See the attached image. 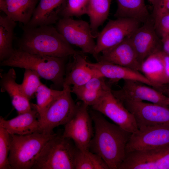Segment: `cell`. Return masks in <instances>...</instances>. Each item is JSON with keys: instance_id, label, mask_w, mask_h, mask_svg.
Instances as JSON below:
<instances>
[{"instance_id": "18", "label": "cell", "mask_w": 169, "mask_h": 169, "mask_svg": "<svg viewBox=\"0 0 169 169\" xmlns=\"http://www.w3.org/2000/svg\"><path fill=\"white\" fill-rule=\"evenodd\" d=\"M88 64L96 70L102 77L111 81H117L120 79L131 80L141 82L153 87L155 85L147 79L141 72L131 69L103 62L96 63L88 62Z\"/></svg>"}, {"instance_id": "36", "label": "cell", "mask_w": 169, "mask_h": 169, "mask_svg": "<svg viewBox=\"0 0 169 169\" xmlns=\"http://www.w3.org/2000/svg\"><path fill=\"white\" fill-rule=\"evenodd\" d=\"M162 50L169 56V35L164 36L161 38Z\"/></svg>"}, {"instance_id": "14", "label": "cell", "mask_w": 169, "mask_h": 169, "mask_svg": "<svg viewBox=\"0 0 169 169\" xmlns=\"http://www.w3.org/2000/svg\"><path fill=\"white\" fill-rule=\"evenodd\" d=\"M141 82L124 80L122 87L112 92L120 101L124 100L146 101L151 103L169 106V97L154 88Z\"/></svg>"}, {"instance_id": "12", "label": "cell", "mask_w": 169, "mask_h": 169, "mask_svg": "<svg viewBox=\"0 0 169 169\" xmlns=\"http://www.w3.org/2000/svg\"><path fill=\"white\" fill-rule=\"evenodd\" d=\"M119 169H169V144L127 153Z\"/></svg>"}, {"instance_id": "28", "label": "cell", "mask_w": 169, "mask_h": 169, "mask_svg": "<svg viewBox=\"0 0 169 169\" xmlns=\"http://www.w3.org/2000/svg\"><path fill=\"white\" fill-rule=\"evenodd\" d=\"M59 90L48 88L42 83L37 90L35 95L36 104L32 105L37 111L39 120L41 119L46 111L63 92Z\"/></svg>"}, {"instance_id": "30", "label": "cell", "mask_w": 169, "mask_h": 169, "mask_svg": "<svg viewBox=\"0 0 169 169\" xmlns=\"http://www.w3.org/2000/svg\"><path fill=\"white\" fill-rule=\"evenodd\" d=\"M40 77L35 71L25 69L23 81L20 85L23 93L29 100L33 98L38 88L42 84Z\"/></svg>"}, {"instance_id": "35", "label": "cell", "mask_w": 169, "mask_h": 169, "mask_svg": "<svg viewBox=\"0 0 169 169\" xmlns=\"http://www.w3.org/2000/svg\"><path fill=\"white\" fill-rule=\"evenodd\" d=\"M159 53L162 62L165 75L169 84V56L163 52L162 49L159 50Z\"/></svg>"}, {"instance_id": "7", "label": "cell", "mask_w": 169, "mask_h": 169, "mask_svg": "<svg viewBox=\"0 0 169 169\" xmlns=\"http://www.w3.org/2000/svg\"><path fill=\"white\" fill-rule=\"evenodd\" d=\"M138 20L130 18L110 20L97 37L93 55L96 59L102 52L108 49L130 36L140 26Z\"/></svg>"}, {"instance_id": "37", "label": "cell", "mask_w": 169, "mask_h": 169, "mask_svg": "<svg viewBox=\"0 0 169 169\" xmlns=\"http://www.w3.org/2000/svg\"><path fill=\"white\" fill-rule=\"evenodd\" d=\"M151 3H152L154 0H148Z\"/></svg>"}, {"instance_id": "11", "label": "cell", "mask_w": 169, "mask_h": 169, "mask_svg": "<svg viewBox=\"0 0 169 169\" xmlns=\"http://www.w3.org/2000/svg\"><path fill=\"white\" fill-rule=\"evenodd\" d=\"M120 102L134 115L138 128L169 125V106L131 100Z\"/></svg>"}, {"instance_id": "19", "label": "cell", "mask_w": 169, "mask_h": 169, "mask_svg": "<svg viewBox=\"0 0 169 169\" xmlns=\"http://www.w3.org/2000/svg\"><path fill=\"white\" fill-rule=\"evenodd\" d=\"M33 108L30 111L18 115L10 120H6L1 116L0 126L10 134L24 135L41 131L39 115L37 110Z\"/></svg>"}, {"instance_id": "23", "label": "cell", "mask_w": 169, "mask_h": 169, "mask_svg": "<svg viewBox=\"0 0 169 169\" xmlns=\"http://www.w3.org/2000/svg\"><path fill=\"white\" fill-rule=\"evenodd\" d=\"M102 77H94L85 84L71 87V92L78 99L88 106L95 104L110 87Z\"/></svg>"}, {"instance_id": "3", "label": "cell", "mask_w": 169, "mask_h": 169, "mask_svg": "<svg viewBox=\"0 0 169 169\" xmlns=\"http://www.w3.org/2000/svg\"><path fill=\"white\" fill-rule=\"evenodd\" d=\"M66 58L32 54L19 48L0 65L32 70L40 77L52 82L54 86L63 88Z\"/></svg>"}, {"instance_id": "29", "label": "cell", "mask_w": 169, "mask_h": 169, "mask_svg": "<svg viewBox=\"0 0 169 169\" xmlns=\"http://www.w3.org/2000/svg\"><path fill=\"white\" fill-rule=\"evenodd\" d=\"M106 163L97 154L89 150L78 149L75 159V169H109Z\"/></svg>"}, {"instance_id": "27", "label": "cell", "mask_w": 169, "mask_h": 169, "mask_svg": "<svg viewBox=\"0 0 169 169\" xmlns=\"http://www.w3.org/2000/svg\"><path fill=\"white\" fill-rule=\"evenodd\" d=\"M16 22L6 15L0 16L1 62L9 58L14 50L13 47V42Z\"/></svg>"}, {"instance_id": "33", "label": "cell", "mask_w": 169, "mask_h": 169, "mask_svg": "<svg viewBox=\"0 0 169 169\" xmlns=\"http://www.w3.org/2000/svg\"><path fill=\"white\" fill-rule=\"evenodd\" d=\"M156 32L160 37L169 35V13L154 19Z\"/></svg>"}, {"instance_id": "21", "label": "cell", "mask_w": 169, "mask_h": 169, "mask_svg": "<svg viewBox=\"0 0 169 169\" xmlns=\"http://www.w3.org/2000/svg\"><path fill=\"white\" fill-rule=\"evenodd\" d=\"M0 76L1 90L6 91L9 94L12 104L18 115L32 110L33 108L29 100L23 93L20 84L16 82V74L14 69H10L8 72L1 74Z\"/></svg>"}, {"instance_id": "34", "label": "cell", "mask_w": 169, "mask_h": 169, "mask_svg": "<svg viewBox=\"0 0 169 169\" xmlns=\"http://www.w3.org/2000/svg\"><path fill=\"white\" fill-rule=\"evenodd\" d=\"M152 4L153 19L169 13V1L154 0Z\"/></svg>"}, {"instance_id": "25", "label": "cell", "mask_w": 169, "mask_h": 169, "mask_svg": "<svg viewBox=\"0 0 169 169\" xmlns=\"http://www.w3.org/2000/svg\"><path fill=\"white\" fill-rule=\"evenodd\" d=\"M117 8L114 16L116 18H130L144 23L151 19L145 0H116Z\"/></svg>"}, {"instance_id": "4", "label": "cell", "mask_w": 169, "mask_h": 169, "mask_svg": "<svg viewBox=\"0 0 169 169\" xmlns=\"http://www.w3.org/2000/svg\"><path fill=\"white\" fill-rule=\"evenodd\" d=\"M78 150L71 139L55 134L42 149L32 169H75Z\"/></svg>"}, {"instance_id": "13", "label": "cell", "mask_w": 169, "mask_h": 169, "mask_svg": "<svg viewBox=\"0 0 169 169\" xmlns=\"http://www.w3.org/2000/svg\"><path fill=\"white\" fill-rule=\"evenodd\" d=\"M169 144V125L147 126L132 134L126 147V154L151 149Z\"/></svg>"}, {"instance_id": "16", "label": "cell", "mask_w": 169, "mask_h": 169, "mask_svg": "<svg viewBox=\"0 0 169 169\" xmlns=\"http://www.w3.org/2000/svg\"><path fill=\"white\" fill-rule=\"evenodd\" d=\"M96 59L97 62H107L141 71V64L129 36L113 47L101 52Z\"/></svg>"}, {"instance_id": "17", "label": "cell", "mask_w": 169, "mask_h": 169, "mask_svg": "<svg viewBox=\"0 0 169 169\" xmlns=\"http://www.w3.org/2000/svg\"><path fill=\"white\" fill-rule=\"evenodd\" d=\"M82 51L72 56L65 69L64 85L79 86L84 85L95 77H102L88 64Z\"/></svg>"}, {"instance_id": "10", "label": "cell", "mask_w": 169, "mask_h": 169, "mask_svg": "<svg viewBox=\"0 0 169 169\" xmlns=\"http://www.w3.org/2000/svg\"><path fill=\"white\" fill-rule=\"evenodd\" d=\"M77 104L76 112L64 125L62 135L71 139L79 150H88L94 135L93 121L88 110V106L82 102Z\"/></svg>"}, {"instance_id": "9", "label": "cell", "mask_w": 169, "mask_h": 169, "mask_svg": "<svg viewBox=\"0 0 169 169\" xmlns=\"http://www.w3.org/2000/svg\"><path fill=\"white\" fill-rule=\"evenodd\" d=\"M91 107L126 131L132 133L138 130L134 115L115 96L110 88Z\"/></svg>"}, {"instance_id": "2", "label": "cell", "mask_w": 169, "mask_h": 169, "mask_svg": "<svg viewBox=\"0 0 169 169\" xmlns=\"http://www.w3.org/2000/svg\"><path fill=\"white\" fill-rule=\"evenodd\" d=\"M19 49L32 54L62 58L82 51L74 49L56 28L51 25L26 27Z\"/></svg>"}, {"instance_id": "26", "label": "cell", "mask_w": 169, "mask_h": 169, "mask_svg": "<svg viewBox=\"0 0 169 169\" xmlns=\"http://www.w3.org/2000/svg\"><path fill=\"white\" fill-rule=\"evenodd\" d=\"M111 0H89L87 14L90 20L92 35L97 37L98 28L107 19L109 13Z\"/></svg>"}, {"instance_id": "15", "label": "cell", "mask_w": 169, "mask_h": 169, "mask_svg": "<svg viewBox=\"0 0 169 169\" xmlns=\"http://www.w3.org/2000/svg\"><path fill=\"white\" fill-rule=\"evenodd\" d=\"M129 38L141 64L149 56L162 48L161 39L155 28L153 18L144 23Z\"/></svg>"}, {"instance_id": "5", "label": "cell", "mask_w": 169, "mask_h": 169, "mask_svg": "<svg viewBox=\"0 0 169 169\" xmlns=\"http://www.w3.org/2000/svg\"><path fill=\"white\" fill-rule=\"evenodd\" d=\"M55 134L42 131L24 135L10 134L11 141L8 161L11 169H32L42 149Z\"/></svg>"}, {"instance_id": "20", "label": "cell", "mask_w": 169, "mask_h": 169, "mask_svg": "<svg viewBox=\"0 0 169 169\" xmlns=\"http://www.w3.org/2000/svg\"><path fill=\"white\" fill-rule=\"evenodd\" d=\"M66 0H39L26 27L51 25L59 19Z\"/></svg>"}, {"instance_id": "1", "label": "cell", "mask_w": 169, "mask_h": 169, "mask_svg": "<svg viewBox=\"0 0 169 169\" xmlns=\"http://www.w3.org/2000/svg\"><path fill=\"white\" fill-rule=\"evenodd\" d=\"M89 113L95 132L89 150L100 156L109 169H119L125 158L126 146L132 133L109 122L95 110Z\"/></svg>"}, {"instance_id": "24", "label": "cell", "mask_w": 169, "mask_h": 169, "mask_svg": "<svg viewBox=\"0 0 169 169\" xmlns=\"http://www.w3.org/2000/svg\"><path fill=\"white\" fill-rule=\"evenodd\" d=\"M161 49L149 56L141 64V73L155 85L154 88L168 84L159 53V50Z\"/></svg>"}, {"instance_id": "22", "label": "cell", "mask_w": 169, "mask_h": 169, "mask_svg": "<svg viewBox=\"0 0 169 169\" xmlns=\"http://www.w3.org/2000/svg\"><path fill=\"white\" fill-rule=\"evenodd\" d=\"M37 2L38 0H0V9L13 20L27 25Z\"/></svg>"}, {"instance_id": "31", "label": "cell", "mask_w": 169, "mask_h": 169, "mask_svg": "<svg viewBox=\"0 0 169 169\" xmlns=\"http://www.w3.org/2000/svg\"><path fill=\"white\" fill-rule=\"evenodd\" d=\"M89 0H66L60 13L62 18L79 17L87 14Z\"/></svg>"}, {"instance_id": "32", "label": "cell", "mask_w": 169, "mask_h": 169, "mask_svg": "<svg viewBox=\"0 0 169 169\" xmlns=\"http://www.w3.org/2000/svg\"><path fill=\"white\" fill-rule=\"evenodd\" d=\"M11 141L10 134L0 126V169H11L8 161Z\"/></svg>"}, {"instance_id": "8", "label": "cell", "mask_w": 169, "mask_h": 169, "mask_svg": "<svg viewBox=\"0 0 169 169\" xmlns=\"http://www.w3.org/2000/svg\"><path fill=\"white\" fill-rule=\"evenodd\" d=\"M56 28L70 44L79 48L84 53L93 55L96 43L90 24L72 17H64L57 22Z\"/></svg>"}, {"instance_id": "39", "label": "cell", "mask_w": 169, "mask_h": 169, "mask_svg": "<svg viewBox=\"0 0 169 169\" xmlns=\"http://www.w3.org/2000/svg\"><path fill=\"white\" fill-rule=\"evenodd\" d=\"M166 95L168 97H169V94H166Z\"/></svg>"}, {"instance_id": "6", "label": "cell", "mask_w": 169, "mask_h": 169, "mask_svg": "<svg viewBox=\"0 0 169 169\" xmlns=\"http://www.w3.org/2000/svg\"><path fill=\"white\" fill-rule=\"evenodd\" d=\"M63 92L39 120L40 130L49 134H53L56 127L64 125L75 114L78 107L71 95L70 86L64 85Z\"/></svg>"}, {"instance_id": "38", "label": "cell", "mask_w": 169, "mask_h": 169, "mask_svg": "<svg viewBox=\"0 0 169 169\" xmlns=\"http://www.w3.org/2000/svg\"><path fill=\"white\" fill-rule=\"evenodd\" d=\"M162 1H169V0H160Z\"/></svg>"}]
</instances>
